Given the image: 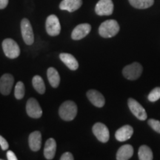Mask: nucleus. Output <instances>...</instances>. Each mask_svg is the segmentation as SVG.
<instances>
[{"label":"nucleus","instance_id":"0eeeda50","mask_svg":"<svg viewBox=\"0 0 160 160\" xmlns=\"http://www.w3.org/2000/svg\"><path fill=\"white\" fill-rule=\"evenodd\" d=\"M128 107L130 110H131V113L138 119L141 120V121L146 120L148 117L147 113H146L145 108L138 102L137 100L133 99V98H129L128 101Z\"/></svg>","mask_w":160,"mask_h":160},{"label":"nucleus","instance_id":"4be33fe9","mask_svg":"<svg viewBox=\"0 0 160 160\" xmlns=\"http://www.w3.org/2000/svg\"><path fill=\"white\" fill-rule=\"evenodd\" d=\"M131 5L137 9H146L151 7L154 0H128Z\"/></svg>","mask_w":160,"mask_h":160},{"label":"nucleus","instance_id":"b1692460","mask_svg":"<svg viewBox=\"0 0 160 160\" xmlns=\"http://www.w3.org/2000/svg\"><path fill=\"white\" fill-rule=\"evenodd\" d=\"M25 85L22 82H18L17 85L15 86V91H14V96L16 99H22L25 96Z\"/></svg>","mask_w":160,"mask_h":160},{"label":"nucleus","instance_id":"c756f323","mask_svg":"<svg viewBox=\"0 0 160 160\" xmlns=\"http://www.w3.org/2000/svg\"><path fill=\"white\" fill-rule=\"evenodd\" d=\"M8 0H0V9H4L7 7Z\"/></svg>","mask_w":160,"mask_h":160},{"label":"nucleus","instance_id":"f8f14e48","mask_svg":"<svg viewBox=\"0 0 160 160\" xmlns=\"http://www.w3.org/2000/svg\"><path fill=\"white\" fill-rule=\"evenodd\" d=\"M91 26L90 24L83 23L77 25L74 29L73 30L71 33V38L74 40H80L88 35L91 32Z\"/></svg>","mask_w":160,"mask_h":160},{"label":"nucleus","instance_id":"f3484780","mask_svg":"<svg viewBox=\"0 0 160 160\" xmlns=\"http://www.w3.org/2000/svg\"><path fill=\"white\" fill-rule=\"evenodd\" d=\"M28 142L30 148L33 151H38L41 148L42 135L39 131H34L29 136Z\"/></svg>","mask_w":160,"mask_h":160},{"label":"nucleus","instance_id":"a211bd4d","mask_svg":"<svg viewBox=\"0 0 160 160\" xmlns=\"http://www.w3.org/2000/svg\"><path fill=\"white\" fill-rule=\"evenodd\" d=\"M82 5V0H62L59 4V8L69 12H73L79 9Z\"/></svg>","mask_w":160,"mask_h":160},{"label":"nucleus","instance_id":"423d86ee","mask_svg":"<svg viewBox=\"0 0 160 160\" xmlns=\"http://www.w3.org/2000/svg\"><path fill=\"white\" fill-rule=\"evenodd\" d=\"M45 28L47 33L51 37H56L59 34L61 31V25L57 16L52 14L47 18Z\"/></svg>","mask_w":160,"mask_h":160},{"label":"nucleus","instance_id":"20e7f679","mask_svg":"<svg viewBox=\"0 0 160 160\" xmlns=\"http://www.w3.org/2000/svg\"><path fill=\"white\" fill-rule=\"evenodd\" d=\"M142 66L139 62H133L131 65L125 66L123 68L122 73L127 79L136 80L142 75Z\"/></svg>","mask_w":160,"mask_h":160},{"label":"nucleus","instance_id":"aec40b11","mask_svg":"<svg viewBox=\"0 0 160 160\" xmlns=\"http://www.w3.org/2000/svg\"><path fill=\"white\" fill-rule=\"evenodd\" d=\"M48 79L53 88H57L60 83V77L58 71L54 68H49L47 71Z\"/></svg>","mask_w":160,"mask_h":160},{"label":"nucleus","instance_id":"2eb2a0df","mask_svg":"<svg viewBox=\"0 0 160 160\" xmlns=\"http://www.w3.org/2000/svg\"><path fill=\"white\" fill-rule=\"evenodd\" d=\"M56 151H57V142L53 138H50L46 141L44 148V156L45 159L51 160L53 159L55 157Z\"/></svg>","mask_w":160,"mask_h":160},{"label":"nucleus","instance_id":"6ab92c4d","mask_svg":"<svg viewBox=\"0 0 160 160\" xmlns=\"http://www.w3.org/2000/svg\"><path fill=\"white\" fill-rule=\"evenodd\" d=\"M133 154V148L131 145H125L119 148L117 153V160L130 159Z\"/></svg>","mask_w":160,"mask_h":160},{"label":"nucleus","instance_id":"c85d7f7f","mask_svg":"<svg viewBox=\"0 0 160 160\" xmlns=\"http://www.w3.org/2000/svg\"><path fill=\"white\" fill-rule=\"evenodd\" d=\"M7 158L8 160H17V156L12 151H8L7 152Z\"/></svg>","mask_w":160,"mask_h":160},{"label":"nucleus","instance_id":"9b49d317","mask_svg":"<svg viewBox=\"0 0 160 160\" xmlns=\"http://www.w3.org/2000/svg\"><path fill=\"white\" fill-rule=\"evenodd\" d=\"M14 78L10 73H5L0 78V93L7 96L10 94L13 88Z\"/></svg>","mask_w":160,"mask_h":160},{"label":"nucleus","instance_id":"39448f33","mask_svg":"<svg viewBox=\"0 0 160 160\" xmlns=\"http://www.w3.org/2000/svg\"><path fill=\"white\" fill-rule=\"evenodd\" d=\"M21 31L23 40L26 45H31L34 42V34L31 24L28 19H23L21 22Z\"/></svg>","mask_w":160,"mask_h":160},{"label":"nucleus","instance_id":"5701e85b","mask_svg":"<svg viewBox=\"0 0 160 160\" xmlns=\"http://www.w3.org/2000/svg\"><path fill=\"white\" fill-rule=\"evenodd\" d=\"M32 84L33 88L40 94H43L45 92V85L44 80L40 76L36 75L32 79Z\"/></svg>","mask_w":160,"mask_h":160},{"label":"nucleus","instance_id":"cd10ccee","mask_svg":"<svg viewBox=\"0 0 160 160\" xmlns=\"http://www.w3.org/2000/svg\"><path fill=\"white\" fill-rule=\"evenodd\" d=\"M73 159H74L73 156L70 152H66V153H63L62 155V157H60V159L61 160H73Z\"/></svg>","mask_w":160,"mask_h":160},{"label":"nucleus","instance_id":"dca6fc26","mask_svg":"<svg viewBox=\"0 0 160 160\" xmlns=\"http://www.w3.org/2000/svg\"><path fill=\"white\" fill-rule=\"evenodd\" d=\"M59 58L61 61L72 71H76L79 68V63L73 55L70 54V53H60Z\"/></svg>","mask_w":160,"mask_h":160},{"label":"nucleus","instance_id":"7ed1b4c3","mask_svg":"<svg viewBox=\"0 0 160 160\" xmlns=\"http://www.w3.org/2000/svg\"><path fill=\"white\" fill-rule=\"evenodd\" d=\"M2 49L7 57L16 59L20 54V48L18 44L12 39H5L2 42Z\"/></svg>","mask_w":160,"mask_h":160},{"label":"nucleus","instance_id":"f257e3e1","mask_svg":"<svg viewBox=\"0 0 160 160\" xmlns=\"http://www.w3.org/2000/svg\"><path fill=\"white\" fill-rule=\"evenodd\" d=\"M119 25L116 20H106L99 28V33L103 38H111L119 33Z\"/></svg>","mask_w":160,"mask_h":160},{"label":"nucleus","instance_id":"412c9836","mask_svg":"<svg viewBox=\"0 0 160 160\" xmlns=\"http://www.w3.org/2000/svg\"><path fill=\"white\" fill-rule=\"evenodd\" d=\"M138 156L140 160H152L153 159L151 149L148 145H143L139 148Z\"/></svg>","mask_w":160,"mask_h":160},{"label":"nucleus","instance_id":"f03ea898","mask_svg":"<svg viewBox=\"0 0 160 160\" xmlns=\"http://www.w3.org/2000/svg\"><path fill=\"white\" fill-rule=\"evenodd\" d=\"M60 117L65 121L74 119L77 114V106L73 101H66L62 104L59 109Z\"/></svg>","mask_w":160,"mask_h":160},{"label":"nucleus","instance_id":"bb28decb","mask_svg":"<svg viewBox=\"0 0 160 160\" xmlns=\"http://www.w3.org/2000/svg\"><path fill=\"white\" fill-rule=\"evenodd\" d=\"M0 146H1L2 149L3 151H6V150H8L9 147L8 142L5 138L2 137L1 135H0Z\"/></svg>","mask_w":160,"mask_h":160},{"label":"nucleus","instance_id":"a878e982","mask_svg":"<svg viewBox=\"0 0 160 160\" xmlns=\"http://www.w3.org/2000/svg\"><path fill=\"white\" fill-rule=\"evenodd\" d=\"M148 123L150 127H151L153 131L157 132L158 133H160V121L153 119H151L148 121Z\"/></svg>","mask_w":160,"mask_h":160},{"label":"nucleus","instance_id":"1a4fd4ad","mask_svg":"<svg viewBox=\"0 0 160 160\" xmlns=\"http://www.w3.org/2000/svg\"><path fill=\"white\" fill-rule=\"evenodd\" d=\"M93 134L97 137V139L99 141L102 143H106L109 140L110 138V133L109 130L107 128V126L101 122L96 123L93 126Z\"/></svg>","mask_w":160,"mask_h":160},{"label":"nucleus","instance_id":"6e6552de","mask_svg":"<svg viewBox=\"0 0 160 160\" xmlns=\"http://www.w3.org/2000/svg\"><path fill=\"white\" fill-rule=\"evenodd\" d=\"M26 112L30 117L38 119L42 115V110L40 107L39 103L34 98H30L26 104Z\"/></svg>","mask_w":160,"mask_h":160},{"label":"nucleus","instance_id":"ddd939ff","mask_svg":"<svg viewBox=\"0 0 160 160\" xmlns=\"http://www.w3.org/2000/svg\"><path fill=\"white\" fill-rule=\"evenodd\" d=\"M87 97L89 101L97 108H102L105 105V99L103 95L96 90H89L87 92Z\"/></svg>","mask_w":160,"mask_h":160},{"label":"nucleus","instance_id":"9d476101","mask_svg":"<svg viewBox=\"0 0 160 160\" xmlns=\"http://www.w3.org/2000/svg\"><path fill=\"white\" fill-rule=\"evenodd\" d=\"M113 3L112 0H99L95 7V12L99 16H110L113 13Z\"/></svg>","mask_w":160,"mask_h":160},{"label":"nucleus","instance_id":"4468645a","mask_svg":"<svg viewBox=\"0 0 160 160\" xmlns=\"http://www.w3.org/2000/svg\"><path fill=\"white\" fill-rule=\"evenodd\" d=\"M133 133V129L131 125H124L116 131L115 137L118 141L125 142L131 139Z\"/></svg>","mask_w":160,"mask_h":160},{"label":"nucleus","instance_id":"393cba45","mask_svg":"<svg viewBox=\"0 0 160 160\" xmlns=\"http://www.w3.org/2000/svg\"><path fill=\"white\" fill-rule=\"evenodd\" d=\"M148 99L151 102H154L160 99V88H156L150 92Z\"/></svg>","mask_w":160,"mask_h":160}]
</instances>
